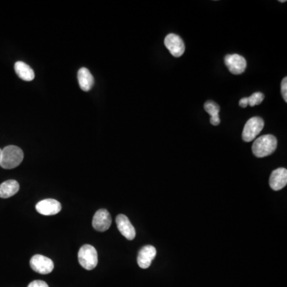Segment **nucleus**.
Instances as JSON below:
<instances>
[{
	"mask_svg": "<svg viewBox=\"0 0 287 287\" xmlns=\"http://www.w3.org/2000/svg\"><path fill=\"white\" fill-rule=\"evenodd\" d=\"M23 157L22 149L15 145H9L2 150L0 166L4 169H15L22 163Z\"/></svg>",
	"mask_w": 287,
	"mask_h": 287,
	"instance_id": "nucleus-2",
	"label": "nucleus"
},
{
	"mask_svg": "<svg viewBox=\"0 0 287 287\" xmlns=\"http://www.w3.org/2000/svg\"><path fill=\"white\" fill-rule=\"evenodd\" d=\"M38 212L42 215H55L61 210V205L57 200L46 199L41 200L35 207Z\"/></svg>",
	"mask_w": 287,
	"mask_h": 287,
	"instance_id": "nucleus-9",
	"label": "nucleus"
},
{
	"mask_svg": "<svg viewBox=\"0 0 287 287\" xmlns=\"http://www.w3.org/2000/svg\"><path fill=\"white\" fill-rule=\"evenodd\" d=\"M156 255V248L153 246L147 245L143 247L139 250L137 263L142 269H147L151 265L152 262Z\"/></svg>",
	"mask_w": 287,
	"mask_h": 287,
	"instance_id": "nucleus-11",
	"label": "nucleus"
},
{
	"mask_svg": "<svg viewBox=\"0 0 287 287\" xmlns=\"http://www.w3.org/2000/svg\"><path fill=\"white\" fill-rule=\"evenodd\" d=\"M15 70L18 76L23 81H31L35 78L34 70L23 61H17L15 65Z\"/></svg>",
	"mask_w": 287,
	"mask_h": 287,
	"instance_id": "nucleus-15",
	"label": "nucleus"
},
{
	"mask_svg": "<svg viewBox=\"0 0 287 287\" xmlns=\"http://www.w3.org/2000/svg\"><path fill=\"white\" fill-rule=\"evenodd\" d=\"M19 190V184L14 180H9L0 184V197L3 199L11 197Z\"/></svg>",
	"mask_w": 287,
	"mask_h": 287,
	"instance_id": "nucleus-14",
	"label": "nucleus"
},
{
	"mask_svg": "<svg viewBox=\"0 0 287 287\" xmlns=\"http://www.w3.org/2000/svg\"><path fill=\"white\" fill-rule=\"evenodd\" d=\"M269 184L271 189L279 191L285 188L287 184V170L284 168H279L272 172Z\"/></svg>",
	"mask_w": 287,
	"mask_h": 287,
	"instance_id": "nucleus-12",
	"label": "nucleus"
},
{
	"mask_svg": "<svg viewBox=\"0 0 287 287\" xmlns=\"http://www.w3.org/2000/svg\"><path fill=\"white\" fill-rule=\"evenodd\" d=\"M278 140L276 137L268 134L260 136L254 140L252 145V152L254 156L263 158L270 156L277 149Z\"/></svg>",
	"mask_w": 287,
	"mask_h": 287,
	"instance_id": "nucleus-1",
	"label": "nucleus"
},
{
	"mask_svg": "<svg viewBox=\"0 0 287 287\" xmlns=\"http://www.w3.org/2000/svg\"><path fill=\"white\" fill-rule=\"evenodd\" d=\"M1 155H2V149H0V163H1Z\"/></svg>",
	"mask_w": 287,
	"mask_h": 287,
	"instance_id": "nucleus-22",
	"label": "nucleus"
},
{
	"mask_svg": "<svg viewBox=\"0 0 287 287\" xmlns=\"http://www.w3.org/2000/svg\"><path fill=\"white\" fill-rule=\"evenodd\" d=\"M78 262L81 267L87 270H94L98 263L97 252L93 246L86 244L82 246L77 253Z\"/></svg>",
	"mask_w": 287,
	"mask_h": 287,
	"instance_id": "nucleus-3",
	"label": "nucleus"
},
{
	"mask_svg": "<svg viewBox=\"0 0 287 287\" xmlns=\"http://www.w3.org/2000/svg\"><path fill=\"white\" fill-rule=\"evenodd\" d=\"M116 223L119 231L121 233L123 236L125 237L128 240L134 239L136 236V230L126 215L122 214L117 215Z\"/></svg>",
	"mask_w": 287,
	"mask_h": 287,
	"instance_id": "nucleus-10",
	"label": "nucleus"
},
{
	"mask_svg": "<svg viewBox=\"0 0 287 287\" xmlns=\"http://www.w3.org/2000/svg\"><path fill=\"white\" fill-rule=\"evenodd\" d=\"M204 110L210 115V117H212V116H219L220 107L214 101H209L204 104Z\"/></svg>",
	"mask_w": 287,
	"mask_h": 287,
	"instance_id": "nucleus-16",
	"label": "nucleus"
},
{
	"mask_svg": "<svg viewBox=\"0 0 287 287\" xmlns=\"http://www.w3.org/2000/svg\"><path fill=\"white\" fill-rule=\"evenodd\" d=\"M225 65L233 75H241L247 68V61L243 56L239 55H228L225 58Z\"/></svg>",
	"mask_w": 287,
	"mask_h": 287,
	"instance_id": "nucleus-7",
	"label": "nucleus"
},
{
	"mask_svg": "<svg viewBox=\"0 0 287 287\" xmlns=\"http://www.w3.org/2000/svg\"><path fill=\"white\" fill-rule=\"evenodd\" d=\"M210 122L211 125H215V126H216V125H219V123H220V118H219V116H212V117H210Z\"/></svg>",
	"mask_w": 287,
	"mask_h": 287,
	"instance_id": "nucleus-20",
	"label": "nucleus"
},
{
	"mask_svg": "<svg viewBox=\"0 0 287 287\" xmlns=\"http://www.w3.org/2000/svg\"><path fill=\"white\" fill-rule=\"evenodd\" d=\"M79 86L83 91H90L95 84V78L87 68L82 67L77 73Z\"/></svg>",
	"mask_w": 287,
	"mask_h": 287,
	"instance_id": "nucleus-13",
	"label": "nucleus"
},
{
	"mask_svg": "<svg viewBox=\"0 0 287 287\" xmlns=\"http://www.w3.org/2000/svg\"><path fill=\"white\" fill-rule=\"evenodd\" d=\"M239 106L242 108H246L248 105V97H244L242 98L239 102Z\"/></svg>",
	"mask_w": 287,
	"mask_h": 287,
	"instance_id": "nucleus-21",
	"label": "nucleus"
},
{
	"mask_svg": "<svg viewBox=\"0 0 287 287\" xmlns=\"http://www.w3.org/2000/svg\"><path fill=\"white\" fill-rule=\"evenodd\" d=\"M165 45L174 57H179L184 55L185 46L182 38L175 34H169L165 39Z\"/></svg>",
	"mask_w": 287,
	"mask_h": 287,
	"instance_id": "nucleus-6",
	"label": "nucleus"
},
{
	"mask_svg": "<svg viewBox=\"0 0 287 287\" xmlns=\"http://www.w3.org/2000/svg\"><path fill=\"white\" fill-rule=\"evenodd\" d=\"M281 91H282V95H283V99L286 102H287V77H285L282 81V85H281Z\"/></svg>",
	"mask_w": 287,
	"mask_h": 287,
	"instance_id": "nucleus-18",
	"label": "nucleus"
},
{
	"mask_svg": "<svg viewBox=\"0 0 287 287\" xmlns=\"http://www.w3.org/2000/svg\"><path fill=\"white\" fill-rule=\"evenodd\" d=\"M30 265L34 271L41 274H50L55 268L52 260L42 254L34 255L30 261Z\"/></svg>",
	"mask_w": 287,
	"mask_h": 287,
	"instance_id": "nucleus-5",
	"label": "nucleus"
},
{
	"mask_svg": "<svg viewBox=\"0 0 287 287\" xmlns=\"http://www.w3.org/2000/svg\"><path fill=\"white\" fill-rule=\"evenodd\" d=\"M264 127V121L261 117L254 116L249 119L243 130L242 137L246 142H250L256 138Z\"/></svg>",
	"mask_w": 287,
	"mask_h": 287,
	"instance_id": "nucleus-4",
	"label": "nucleus"
},
{
	"mask_svg": "<svg viewBox=\"0 0 287 287\" xmlns=\"http://www.w3.org/2000/svg\"><path fill=\"white\" fill-rule=\"evenodd\" d=\"M264 97H265V96L262 93H254L251 96L248 97V105H250L251 107L259 105V104L263 102Z\"/></svg>",
	"mask_w": 287,
	"mask_h": 287,
	"instance_id": "nucleus-17",
	"label": "nucleus"
},
{
	"mask_svg": "<svg viewBox=\"0 0 287 287\" xmlns=\"http://www.w3.org/2000/svg\"><path fill=\"white\" fill-rule=\"evenodd\" d=\"M112 224V218L106 209H100L93 218V227L97 231L103 232L107 230Z\"/></svg>",
	"mask_w": 287,
	"mask_h": 287,
	"instance_id": "nucleus-8",
	"label": "nucleus"
},
{
	"mask_svg": "<svg viewBox=\"0 0 287 287\" xmlns=\"http://www.w3.org/2000/svg\"><path fill=\"white\" fill-rule=\"evenodd\" d=\"M27 287H49L48 285L42 280H35L31 282Z\"/></svg>",
	"mask_w": 287,
	"mask_h": 287,
	"instance_id": "nucleus-19",
	"label": "nucleus"
},
{
	"mask_svg": "<svg viewBox=\"0 0 287 287\" xmlns=\"http://www.w3.org/2000/svg\"><path fill=\"white\" fill-rule=\"evenodd\" d=\"M279 2H286V1H285V0H281V1H279Z\"/></svg>",
	"mask_w": 287,
	"mask_h": 287,
	"instance_id": "nucleus-23",
	"label": "nucleus"
}]
</instances>
